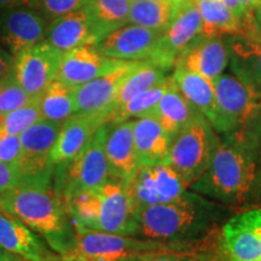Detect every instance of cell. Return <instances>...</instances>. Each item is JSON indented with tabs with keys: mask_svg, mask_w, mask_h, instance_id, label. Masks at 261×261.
I'll use <instances>...</instances> for the list:
<instances>
[{
	"mask_svg": "<svg viewBox=\"0 0 261 261\" xmlns=\"http://www.w3.org/2000/svg\"><path fill=\"white\" fill-rule=\"evenodd\" d=\"M233 213V208L188 189L178 200L137 212L135 237L188 248L194 256L198 243L219 228Z\"/></svg>",
	"mask_w": 261,
	"mask_h": 261,
	"instance_id": "1",
	"label": "cell"
},
{
	"mask_svg": "<svg viewBox=\"0 0 261 261\" xmlns=\"http://www.w3.org/2000/svg\"><path fill=\"white\" fill-rule=\"evenodd\" d=\"M54 168L33 177H21L0 194V210L8 212L38 233L55 253L71 255L75 230L64 201L52 187Z\"/></svg>",
	"mask_w": 261,
	"mask_h": 261,
	"instance_id": "2",
	"label": "cell"
},
{
	"mask_svg": "<svg viewBox=\"0 0 261 261\" xmlns=\"http://www.w3.org/2000/svg\"><path fill=\"white\" fill-rule=\"evenodd\" d=\"M223 138L210 168L189 189L231 208L249 204L260 159V140L234 136Z\"/></svg>",
	"mask_w": 261,
	"mask_h": 261,
	"instance_id": "3",
	"label": "cell"
},
{
	"mask_svg": "<svg viewBox=\"0 0 261 261\" xmlns=\"http://www.w3.org/2000/svg\"><path fill=\"white\" fill-rule=\"evenodd\" d=\"M65 207L73 226L135 236L136 211L121 179L109 178L100 187L75 192Z\"/></svg>",
	"mask_w": 261,
	"mask_h": 261,
	"instance_id": "4",
	"label": "cell"
},
{
	"mask_svg": "<svg viewBox=\"0 0 261 261\" xmlns=\"http://www.w3.org/2000/svg\"><path fill=\"white\" fill-rule=\"evenodd\" d=\"M196 257L198 261H260L261 207L233 213L208 236Z\"/></svg>",
	"mask_w": 261,
	"mask_h": 261,
	"instance_id": "5",
	"label": "cell"
},
{
	"mask_svg": "<svg viewBox=\"0 0 261 261\" xmlns=\"http://www.w3.org/2000/svg\"><path fill=\"white\" fill-rule=\"evenodd\" d=\"M221 139L203 115L172 138L167 165L189 188L210 168Z\"/></svg>",
	"mask_w": 261,
	"mask_h": 261,
	"instance_id": "6",
	"label": "cell"
},
{
	"mask_svg": "<svg viewBox=\"0 0 261 261\" xmlns=\"http://www.w3.org/2000/svg\"><path fill=\"white\" fill-rule=\"evenodd\" d=\"M74 254L92 261H127L160 252H178L192 256V252L188 248L161 241L100 232L79 226H74Z\"/></svg>",
	"mask_w": 261,
	"mask_h": 261,
	"instance_id": "7",
	"label": "cell"
},
{
	"mask_svg": "<svg viewBox=\"0 0 261 261\" xmlns=\"http://www.w3.org/2000/svg\"><path fill=\"white\" fill-rule=\"evenodd\" d=\"M221 109L232 123V136L261 139V94L236 75L221 74L213 81Z\"/></svg>",
	"mask_w": 261,
	"mask_h": 261,
	"instance_id": "8",
	"label": "cell"
},
{
	"mask_svg": "<svg viewBox=\"0 0 261 261\" xmlns=\"http://www.w3.org/2000/svg\"><path fill=\"white\" fill-rule=\"evenodd\" d=\"M108 129L109 123L100 126L79 154L67 163L63 182L62 185L56 184L64 203L75 192L100 187L110 178L106 154Z\"/></svg>",
	"mask_w": 261,
	"mask_h": 261,
	"instance_id": "9",
	"label": "cell"
},
{
	"mask_svg": "<svg viewBox=\"0 0 261 261\" xmlns=\"http://www.w3.org/2000/svg\"><path fill=\"white\" fill-rule=\"evenodd\" d=\"M125 184L136 215L143 208L178 200L189 189L180 175L167 163L139 166Z\"/></svg>",
	"mask_w": 261,
	"mask_h": 261,
	"instance_id": "10",
	"label": "cell"
},
{
	"mask_svg": "<svg viewBox=\"0 0 261 261\" xmlns=\"http://www.w3.org/2000/svg\"><path fill=\"white\" fill-rule=\"evenodd\" d=\"M202 18L195 0H180L174 17L160 37L149 63L169 70L178 58L201 35Z\"/></svg>",
	"mask_w": 261,
	"mask_h": 261,
	"instance_id": "11",
	"label": "cell"
},
{
	"mask_svg": "<svg viewBox=\"0 0 261 261\" xmlns=\"http://www.w3.org/2000/svg\"><path fill=\"white\" fill-rule=\"evenodd\" d=\"M63 52L46 40L27 48L15 57L11 74L19 86L32 97H39L57 79Z\"/></svg>",
	"mask_w": 261,
	"mask_h": 261,
	"instance_id": "12",
	"label": "cell"
},
{
	"mask_svg": "<svg viewBox=\"0 0 261 261\" xmlns=\"http://www.w3.org/2000/svg\"><path fill=\"white\" fill-rule=\"evenodd\" d=\"M50 22L40 11L28 6L0 10V42L12 56L46 39Z\"/></svg>",
	"mask_w": 261,
	"mask_h": 261,
	"instance_id": "13",
	"label": "cell"
},
{
	"mask_svg": "<svg viewBox=\"0 0 261 261\" xmlns=\"http://www.w3.org/2000/svg\"><path fill=\"white\" fill-rule=\"evenodd\" d=\"M172 77L182 96L205 117L218 135L221 137L233 135V126L221 109L213 81L180 68H174Z\"/></svg>",
	"mask_w": 261,
	"mask_h": 261,
	"instance_id": "14",
	"label": "cell"
},
{
	"mask_svg": "<svg viewBox=\"0 0 261 261\" xmlns=\"http://www.w3.org/2000/svg\"><path fill=\"white\" fill-rule=\"evenodd\" d=\"M61 126V123L41 119L19 135L21 156L17 168L21 177H33L55 167L51 162V151Z\"/></svg>",
	"mask_w": 261,
	"mask_h": 261,
	"instance_id": "15",
	"label": "cell"
},
{
	"mask_svg": "<svg viewBox=\"0 0 261 261\" xmlns=\"http://www.w3.org/2000/svg\"><path fill=\"white\" fill-rule=\"evenodd\" d=\"M139 63L138 61H123L109 73L73 87L75 113H107L110 115L120 85Z\"/></svg>",
	"mask_w": 261,
	"mask_h": 261,
	"instance_id": "16",
	"label": "cell"
},
{
	"mask_svg": "<svg viewBox=\"0 0 261 261\" xmlns=\"http://www.w3.org/2000/svg\"><path fill=\"white\" fill-rule=\"evenodd\" d=\"M106 37L86 6H84L51 21L45 40L65 52L85 45L96 46Z\"/></svg>",
	"mask_w": 261,
	"mask_h": 261,
	"instance_id": "17",
	"label": "cell"
},
{
	"mask_svg": "<svg viewBox=\"0 0 261 261\" xmlns=\"http://www.w3.org/2000/svg\"><path fill=\"white\" fill-rule=\"evenodd\" d=\"M163 31L125 24L108 34L96 47L104 56L121 61L148 62Z\"/></svg>",
	"mask_w": 261,
	"mask_h": 261,
	"instance_id": "18",
	"label": "cell"
},
{
	"mask_svg": "<svg viewBox=\"0 0 261 261\" xmlns=\"http://www.w3.org/2000/svg\"><path fill=\"white\" fill-rule=\"evenodd\" d=\"M202 18L201 37H243L261 40L255 14L241 18L223 0H195Z\"/></svg>",
	"mask_w": 261,
	"mask_h": 261,
	"instance_id": "19",
	"label": "cell"
},
{
	"mask_svg": "<svg viewBox=\"0 0 261 261\" xmlns=\"http://www.w3.org/2000/svg\"><path fill=\"white\" fill-rule=\"evenodd\" d=\"M122 62L104 56L94 45H85L63 52L57 80L71 87L80 86L100 75L109 73Z\"/></svg>",
	"mask_w": 261,
	"mask_h": 261,
	"instance_id": "20",
	"label": "cell"
},
{
	"mask_svg": "<svg viewBox=\"0 0 261 261\" xmlns=\"http://www.w3.org/2000/svg\"><path fill=\"white\" fill-rule=\"evenodd\" d=\"M107 113H75L62 123L57 140L51 151L54 166L69 163L83 150L100 126L108 123Z\"/></svg>",
	"mask_w": 261,
	"mask_h": 261,
	"instance_id": "21",
	"label": "cell"
},
{
	"mask_svg": "<svg viewBox=\"0 0 261 261\" xmlns=\"http://www.w3.org/2000/svg\"><path fill=\"white\" fill-rule=\"evenodd\" d=\"M230 62L226 41L218 37H198L179 56L174 68L192 71L214 81Z\"/></svg>",
	"mask_w": 261,
	"mask_h": 261,
	"instance_id": "22",
	"label": "cell"
},
{
	"mask_svg": "<svg viewBox=\"0 0 261 261\" xmlns=\"http://www.w3.org/2000/svg\"><path fill=\"white\" fill-rule=\"evenodd\" d=\"M0 247L25 261H55V253L27 225L0 210Z\"/></svg>",
	"mask_w": 261,
	"mask_h": 261,
	"instance_id": "23",
	"label": "cell"
},
{
	"mask_svg": "<svg viewBox=\"0 0 261 261\" xmlns=\"http://www.w3.org/2000/svg\"><path fill=\"white\" fill-rule=\"evenodd\" d=\"M106 154L109 166L110 178L129 180L139 168L137 159L135 138H133V120L120 123H109L106 138Z\"/></svg>",
	"mask_w": 261,
	"mask_h": 261,
	"instance_id": "24",
	"label": "cell"
},
{
	"mask_svg": "<svg viewBox=\"0 0 261 261\" xmlns=\"http://www.w3.org/2000/svg\"><path fill=\"white\" fill-rule=\"evenodd\" d=\"M133 138L139 166L166 163L172 138L151 116L133 120Z\"/></svg>",
	"mask_w": 261,
	"mask_h": 261,
	"instance_id": "25",
	"label": "cell"
},
{
	"mask_svg": "<svg viewBox=\"0 0 261 261\" xmlns=\"http://www.w3.org/2000/svg\"><path fill=\"white\" fill-rule=\"evenodd\" d=\"M225 41L233 75L261 94V41L243 37H228Z\"/></svg>",
	"mask_w": 261,
	"mask_h": 261,
	"instance_id": "26",
	"label": "cell"
},
{
	"mask_svg": "<svg viewBox=\"0 0 261 261\" xmlns=\"http://www.w3.org/2000/svg\"><path fill=\"white\" fill-rule=\"evenodd\" d=\"M201 115L202 114L197 112L182 96L173 80L167 92L163 94L154 109L150 110L145 116L154 117L166 133L173 138L179 130L190 125Z\"/></svg>",
	"mask_w": 261,
	"mask_h": 261,
	"instance_id": "27",
	"label": "cell"
},
{
	"mask_svg": "<svg viewBox=\"0 0 261 261\" xmlns=\"http://www.w3.org/2000/svg\"><path fill=\"white\" fill-rule=\"evenodd\" d=\"M180 0H132L128 23L165 31L174 17Z\"/></svg>",
	"mask_w": 261,
	"mask_h": 261,
	"instance_id": "28",
	"label": "cell"
},
{
	"mask_svg": "<svg viewBox=\"0 0 261 261\" xmlns=\"http://www.w3.org/2000/svg\"><path fill=\"white\" fill-rule=\"evenodd\" d=\"M41 119L63 123L75 114L73 87L60 80H54L39 96Z\"/></svg>",
	"mask_w": 261,
	"mask_h": 261,
	"instance_id": "29",
	"label": "cell"
},
{
	"mask_svg": "<svg viewBox=\"0 0 261 261\" xmlns=\"http://www.w3.org/2000/svg\"><path fill=\"white\" fill-rule=\"evenodd\" d=\"M166 70L149 62H140L120 85L115 100L113 103L112 113L116 108L128 102L129 99L138 96L144 91L151 89L166 79ZM110 113V114H112Z\"/></svg>",
	"mask_w": 261,
	"mask_h": 261,
	"instance_id": "30",
	"label": "cell"
},
{
	"mask_svg": "<svg viewBox=\"0 0 261 261\" xmlns=\"http://www.w3.org/2000/svg\"><path fill=\"white\" fill-rule=\"evenodd\" d=\"M173 83V77L167 76L165 80L151 87V89L144 91L138 96H136L128 102L122 104L121 107L116 108L109 115L108 123H120L128 119H137V117L145 116L150 110L154 109L156 104L160 102L163 94L167 92Z\"/></svg>",
	"mask_w": 261,
	"mask_h": 261,
	"instance_id": "31",
	"label": "cell"
},
{
	"mask_svg": "<svg viewBox=\"0 0 261 261\" xmlns=\"http://www.w3.org/2000/svg\"><path fill=\"white\" fill-rule=\"evenodd\" d=\"M130 2L132 0H89L86 8L104 34L108 35L128 23Z\"/></svg>",
	"mask_w": 261,
	"mask_h": 261,
	"instance_id": "32",
	"label": "cell"
},
{
	"mask_svg": "<svg viewBox=\"0 0 261 261\" xmlns=\"http://www.w3.org/2000/svg\"><path fill=\"white\" fill-rule=\"evenodd\" d=\"M39 120H41V115L39 108V97H37L32 102L6 114L0 121V129L9 135L19 136Z\"/></svg>",
	"mask_w": 261,
	"mask_h": 261,
	"instance_id": "33",
	"label": "cell"
},
{
	"mask_svg": "<svg viewBox=\"0 0 261 261\" xmlns=\"http://www.w3.org/2000/svg\"><path fill=\"white\" fill-rule=\"evenodd\" d=\"M34 98L25 92L17 81L14 79L11 71L0 80V121L6 114L32 102Z\"/></svg>",
	"mask_w": 261,
	"mask_h": 261,
	"instance_id": "34",
	"label": "cell"
},
{
	"mask_svg": "<svg viewBox=\"0 0 261 261\" xmlns=\"http://www.w3.org/2000/svg\"><path fill=\"white\" fill-rule=\"evenodd\" d=\"M89 0H39L37 10L48 22L86 6Z\"/></svg>",
	"mask_w": 261,
	"mask_h": 261,
	"instance_id": "35",
	"label": "cell"
},
{
	"mask_svg": "<svg viewBox=\"0 0 261 261\" xmlns=\"http://www.w3.org/2000/svg\"><path fill=\"white\" fill-rule=\"evenodd\" d=\"M21 156L19 136L9 135L0 129V161L17 167Z\"/></svg>",
	"mask_w": 261,
	"mask_h": 261,
	"instance_id": "36",
	"label": "cell"
},
{
	"mask_svg": "<svg viewBox=\"0 0 261 261\" xmlns=\"http://www.w3.org/2000/svg\"><path fill=\"white\" fill-rule=\"evenodd\" d=\"M21 179V173L15 166L0 161V194L15 187Z\"/></svg>",
	"mask_w": 261,
	"mask_h": 261,
	"instance_id": "37",
	"label": "cell"
},
{
	"mask_svg": "<svg viewBox=\"0 0 261 261\" xmlns=\"http://www.w3.org/2000/svg\"><path fill=\"white\" fill-rule=\"evenodd\" d=\"M223 2L238 17L246 18L255 14L256 5L259 4L260 0H223Z\"/></svg>",
	"mask_w": 261,
	"mask_h": 261,
	"instance_id": "38",
	"label": "cell"
},
{
	"mask_svg": "<svg viewBox=\"0 0 261 261\" xmlns=\"http://www.w3.org/2000/svg\"><path fill=\"white\" fill-rule=\"evenodd\" d=\"M127 261H198L189 254L178 253V252H160L151 253L130 259Z\"/></svg>",
	"mask_w": 261,
	"mask_h": 261,
	"instance_id": "39",
	"label": "cell"
},
{
	"mask_svg": "<svg viewBox=\"0 0 261 261\" xmlns=\"http://www.w3.org/2000/svg\"><path fill=\"white\" fill-rule=\"evenodd\" d=\"M15 57L4 47H0V80L10 74L14 65Z\"/></svg>",
	"mask_w": 261,
	"mask_h": 261,
	"instance_id": "40",
	"label": "cell"
},
{
	"mask_svg": "<svg viewBox=\"0 0 261 261\" xmlns=\"http://www.w3.org/2000/svg\"><path fill=\"white\" fill-rule=\"evenodd\" d=\"M249 204L255 205V207H261V158L259 159V162H257L255 181H254L253 194Z\"/></svg>",
	"mask_w": 261,
	"mask_h": 261,
	"instance_id": "41",
	"label": "cell"
},
{
	"mask_svg": "<svg viewBox=\"0 0 261 261\" xmlns=\"http://www.w3.org/2000/svg\"><path fill=\"white\" fill-rule=\"evenodd\" d=\"M39 0H0V10L16 6H28V8H38Z\"/></svg>",
	"mask_w": 261,
	"mask_h": 261,
	"instance_id": "42",
	"label": "cell"
},
{
	"mask_svg": "<svg viewBox=\"0 0 261 261\" xmlns=\"http://www.w3.org/2000/svg\"><path fill=\"white\" fill-rule=\"evenodd\" d=\"M0 261H25V260H23L22 257H19L17 255H15V254L9 253L8 250L4 249V248L0 247Z\"/></svg>",
	"mask_w": 261,
	"mask_h": 261,
	"instance_id": "43",
	"label": "cell"
},
{
	"mask_svg": "<svg viewBox=\"0 0 261 261\" xmlns=\"http://www.w3.org/2000/svg\"><path fill=\"white\" fill-rule=\"evenodd\" d=\"M55 261H92V260L86 259V257H83L79 255H75V254H71V255H60V254H57Z\"/></svg>",
	"mask_w": 261,
	"mask_h": 261,
	"instance_id": "44",
	"label": "cell"
},
{
	"mask_svg": "<svg viewBox=\"0 0 261 261\" xmlns=\"http://www.w3.org/2000/svg\"><path fill=\"white\" fill-rule=\"evenodd\" d=\"M255 19H256V23H257V25H259L260 33H261V0L259 2V4L256 5V9H255Z\"/></svg>",
	"mask_w": 261,
	"mask_h": 261,
	"instance_id": "45",
	"label": "cell"
},
{
	"mask_svg": "<svg viewBox=\"0 0 261 261\" xmlns=\"http://www.w3.org/2000/svg\"><path fill=\"white\" fill-rule=\"evenodd\" d=\"M260 41H261V40H260Z\"/></svg>",
	"mask_w": 261,
	"mask_h": 261,
	"instance_id": "46",
	"label": "cell"
},
{
	"mask_svg": "<svg viewBox=\"0 0 261 261\" xmlns=\"http://www.w3.org/2000/svg\"><path fill=\"white\" fill-rule=\"evenodd\" d=\"M260 261H261V260H260Z\"/></svg>",
	"mask_w": 261,
	"mask_h": 261,
	"instance_id": "47",
	"label": "cell"
}]
</instances>
